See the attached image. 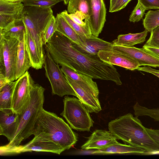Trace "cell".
Masks as SVG:
<instances>
[{"label":"cell","mask_w":159,"mask_h":159,"mask_svg":"<svg viewBox=\"0 0 159 159\" xmlns=\"http://www.w3.org/2000/svg\"><path fill=\"white\" fill-rule=\"evenodd\" d=\"M146 129L151 138L159 144V131L155 129L146 128Z\"/></svg>","instance_id":"39"},{"label":"cell","mask_w":159,"mask_h":159,"mask_svg":"<svg viewBox=\"0 0 159 159\" xmlns=\"http://www.w3.org/2000/svg\"><path fill=\"white\" fill-rule=\"evenodd\" d=\"M69 1V0H63V1H64V3L65 5H66L68 3Z\"/></svg>","instance_id":"44"},{"label":"cell","mask_w":159,"mask_h":159,"mask_svg":"<svg viewBox=\"0 0 159 159\" xmlns=\"http://www.w3.org/2000/svg\"><path fill=\"white\" fill-rule=\"evenodd\" d=\"M108 126L117 139L125 144L141 148L148 153L159 152V144L149 135L140 120L131 113L111 120Z\"/></svg>","instance_id":"2"},{"label":"cell","mask_w":159,"mask_h":159,"mask_svg":"<svg viewBox=\"0 0 159 159\" xmlns=\"http://www.w3.org/2000/svg\"><path fill=\"white\" fill-rule=\"evenodd\" d=\"M25 27L23 20L13 22L4 28H0V35L15 38L19 40L25 35Z\"/></svg>","instance_id":"27"},{"label":"cell","mask_w":159,"mask_h":159,"mask_svg":"<svg viewBox=\"0 0 159 159\" xmlns=\"http://www.w3.org/2000/svg\"><path fill=\"white\" fill-rule=\"evenodd\" d=\"M31 61L26 50L24 37L20 40L16 62V80L23 75L30 67Z\"/></svg>","instance_id":"20"},{"label":"cell","mask_w":159,"mask_h":159,"mask_svg":"<svg viewBox=\"0 0 159 159\" xmlns=\"http://www.w3.org/2000/svg\"><path fill=\"white\" fill-rule=\"evenodd\" d=\"M25 43L31 61V67L36 70L41 69L44 63L41 60L35 44L26 27L25 34Z\"/></svg>","instance_id":"23"},{"label":"cell","mask_w":159,"mask_h":159,"mask_svg":"<svg viewBox=\"0 0 159 159\" xmlns=\"http://www.w3.org/2000/svg\"><path fill=\"white\" fill-rule=\"evenodd\" d=\"M9 81L5 77L1 74H0V88L5 85Z\"/></svg>","instance_id":"41"},{"label":"cell","mask_w":159,"mask_h":159,"mask_svg":"<svg viewBox=\"0 0 159 159\" xmlns=\"http://www.w3.org/2000/svg\"><path fill=\"white\" fill-rule=\"evenodd\" d=\"M145 7L138 0V3L132 11L129 18L130 22H138L142 19L145 11Z\"/></svg>","instance_id":"33"},{"label":"cell","mask_w":159,"mask_h":159,"mask_svg":"<svg viewBox=\"0 0 159 159\" xmlns=\"http://www.w3.org/2000/svg\"><path fill=\"white\" fill-rule=\"evenodd\" d=\"M24 5L23 3L0 1V28L22 20Z\"/></svg>","instance_id":"14"},{"label":"cell","mask_w":159,"mask_h":159,"mask_svg":"<svg viewBox=\"0 0 159 159\" xmlns=\"http://www.w3.org/2000/svg\"><path fill=\"white\" fill-rule=\"evenodd\" d=\"M63 0H25L23 3L25 6L39 7L43 8L51 7Z\"/></svg>","instance_id":"31"},{"label":"cell","mask_w":159,"mask_h":159,"mask_svg":"<svg viewBox=\"0 0 159 159\" xmlns=\"http://www.w3.org/2000/svg\"><path fill=\"white\" fill-rule=\"evenodd\" d=\"M68 15L76 24L82 26L89 28L86 22L84 21L85 20L84 16L80 12L77 11L74 13L68 14Z\"/></svg>","instance_id":"35"},{"label":"cell","mask_w":159,"mask_h":159,"mask_svg":"<svg viewBox=\"0 0 159 159\" xmlns=\"http://www.w3.org/2000/svg\"><path fill=\"white\" fill-rule=\"evenodd\" d=\"M116 138L109 131L96 129L81 147L82 149H101L118 143Z\"/></svg>","instance_id":"16"},{"label":"cell","mask_w":159,"mask_h":159,"mask_svg":"<svg viewBox=\"0 0 159 159\" xmlns=\"http://www.w3.org/2000/svg\"><path fill=\"white\" fill-rule=\"evenodd\" d=\"M148 32L145 29L143 32L139 33L120 34L112 43L113 45L133 47L135 44H141L144 42Z\"/></svg>","instance_id":"24"},{"label":"cell","mask_w":159,"mask_h":159,"mask_svg":"<svg viewBox=\"0 0 159 159\" xmlns=\"http://www.w3.org/2000/svg\"><path fill=\"white\" fill-rule=\"evenodd\" d=\"M65 76L75 92L76 97L89 112L98 113L102 110L99 100V94L81 87L67 76L65 75Z\"/></svg>","instance_id":"12"},{"label":"cell","mask_w":159,"mask_h":159,"mask_svg":"<svg viewBox=\"0 0 159 159\" xmlns=\"http://www.w3.org/2000/svg\"><path fill=\"white\" fill-rule=\"evenodd\" d=\"M16 81H10L0 88V111L10 112L12 111L13 95Z\"/></svg>","instance_id":"25"},{"label":"cell","mask_w":159,"mask_h":159,"mask_svg":"<svg viewBox=\"0 0 159 159\" xmlns=\"http://www.w3.org/2000/svg\"><path fill=\"white\" fill-rule=\"evenodd\" d=\"M33 134L52 141L65 150L69 149L78 140V134L62 119L43 107L35 123Z\"/></svg>","instance_id":"3"},{"label":"cell","mask_w":159,"mask_h":159,"mask_svg":"<svg viewBox=\"0 0 159 159\" xmlns=\"http://www.w3.org/2000/svg\"><path fill=\"white\" fill-rule=\"evenodd\" d=\"M146 152L145 150L141 148L118 143L102 149H97L92 153L103 154L133 153L142 154Z\"/></svg>","instance_id":"21"},{"label":"cell","mask_w":159,"mask_h":159,"mask_svg":"<svg viewBox=\"0 0 159 159\" xmlns=\"http://www.w3.org/2000/svg\"><path fill=\"white\" fill-rule=\"evenodd\" d=\"M75 47L84 53L97 55L100 51H110L112 50V43L105 41L93 35L86 38L83 42L82 45L80 46L75 43Z\"/></svg>","instance_id":"18"},{"label":"cell","mask_w":159,"mask_h":159,"mask_svg":"<svg viewBox=\"0 0 159 159\" xmlns=\"http://www.w3.org/2000/svg\"><path fill=\"white\" fill-rule=\"evenodd\" d=\"M98 55L101 60L107 63L130 70L137 69L140 66L139 63L133 59L113 49L110 51H100Z\"/></svg>","instance_id":"15"},{"label":"cell","mask_w":159,"mask_h":159,"mask_svg":"<svg viewBox=\"0 0 159 159\" xmlns=\"http://www.w3.org/2000/svg\"><path fill=\"white\" fill-rule=\"evenodd\" d=\"M19 124V114L13 111H0V135L5 136L10 142L14 139Z\"/></svg>","instance_id":"17"},{"label":"cell","mask_w":159,"mask_h":159,"mask_svg":"<svg viewBox=\"0 0 159 159\" xmlns=\"http://www.w3.org/2000/svg\"><path fill=\"white\" fill-rule=\"evenodd\" d=\"M117 0H110V7L109 11L113 8Z\"/></svg>","instance_id":"43"},{"label":"cell","mask_w":159,"mask_h":159,"mask_svg":"<svg viewBox=\"0 0 159 159\" xmlns=\"http://www.w3.org/2000/svg\"><path fill=\"white\" fill-rule=\"evenodd\" d=\"M25 0H0V1L11 3H19L23 2Z\"/></svg>","instance_id":"42"},{"label":"cell","mask_w":159,"mask_h":159,"mask_svg":"<svg viewBox=\"0 0 159 159\" xmlns=\"http://www.w3.org/2000/svg\"><path fill=\"white\" fill-rule=\"evenodd\" d=\"M74 42L56 31L44 45L53 60L59 65L66 66L75 71L93 79L110 80L117 85L122 84L120 75L112 65L101 60L98 55L81 52Z\"/></svg>","instance_id":"1"},{"label":"cell","mask_w":159,"mask_h":159,"mask_svg":"<svg viewBox=\"0 0 159 159\" xmlns=\"http://www.w3.org/2000/svg\"><path fill=\"white\" fill-rule=\"evenodd\" d=\"M143 48L147 51L159 57V48L147 46L145 44Z\"/></svg>","instance_id":"40"},{"label":"cell","mask_w":159,"mask_h":159,"mask_svg":"<svg viewBox=\"0 0 159 159\" xmlns=\"http://www.w3.org/2000/svg\"><path fill=\"white\" fill-rule=\"evenodd\" d=\"M150 33V37L145 45L159 48V26L154 29Z\"/></svg>","instance_id":"34"},{"label":"cell","mask_w":159,"mask_h":159,"mask_svg":"<svg viewBox=\"0 0 159 159\" xmlns=\"http://www.w3.org/2000/svg\"><path fill=\"white\" fill-rule=\"evenodd\" d=\"M145 7L146 10L159 9V0H138Z\"/></svg>","instance_id":"36"},{"label":"cell","mask_w":159,"mask_h":159,"mask_svg":"<svg viewBox=\"0 0 159 159\" xmlns=\"http://www.w3.org/2000/svg\"><path fill=\"white\" fill-rule=\"evenodd\" d=\"M112 49L121 52L137 61L139 66H147L159 67V57L147 51L144 48L113 45Z\"/></svg>","instance_id":"11"},{"label":"cell","mask_w":159,"mask_h":159,"mask_svg":"<svg viewBox=\"0 0 159 159\" xmlns=\"http://www.w3.org/2000/svg\"><path fill=\"white\" fill-rule=\"evenodd\" d=\"M45 89L34 82L30 91V99L27 107L19 114V124L13 139L7 144L0 147V150L18 146L33 134L35 123L44 102Z\"/></svg>","instance_id":"4"},{"label":"cell","mask_w":159,"mask_h":159,"mask_svg":"<svg viewBox=\"0 0 159 159\" xmlns=\"http://www.w3.org/2000/svg\"><path fill=\"white\" fill-rule=\"evenodd\" d=\"M90 16L86 23L92 34L98 37L106 21V8L103 0H92Z\"/></svg>","instance_id":"13"},{"label":"cell","mask_w":159,"mask_h":159,"mask_svg":"<svg viewBox=\"0 0 159 159\" xmlns=\"http://www.w3.org/2000/svg\"><path fill=\"white\" fill-rule=\"evenodd\" d=\"M158 130H159V129H158Z\"/></svg>","instance_id":"45"},{"label":"cell","mask_w":159,"mask_h":159,"mask_svg":"<svg viewBox=\"0 0 159 159\" xmlns=\"http://www.w3.org/2000/svg\"><path fill=\"white\" fill-rule=\"evenodd\" d=\"M63 110L61 113L72 129L80 131H89L94 121L89 111L76 98L65 96L63 99Z\"/></svg>","instance_id":"6"},{"label":"cell","mask_w":159,"mask_h":159,"mask_svg":"<svg viewBox=\"0 0 159 159\" xmlns=\"http://www.w3.org/2000/svg\"><path fill=\"white\" fill-rule=\"evenodd\" d=\"M34 82L28 70L17 80L13 95V111L20 114L27 107L30 99V91Z\"/></svg>","instance_id":"9"},{"label":"cell","mask_w":159,"mask_h":159,"mask_svg":"<svg viewBox=\"0 0 159 159\" xmlns=\"http://www.w3.org/2000/svg\"><path fill=\"white\" fill-rule=\"evenodd\" d=\"M61 69L65 75L75 81L80 86L99 94V91L96 82L93 78L85 74L77 73L70 68L64 65Z\"/></svg>","instance_id":"19"},{"label":"cell","mask_w":159,"mask_h":159,"mask_svg":"<svg viewBox=\"0 0 159 159\" xmlns=\"http://www.w3.org/2000/svg\"><path fill=\"white\" fill-rule=\"evenodd\" d=\"M65 150L55 143L42 138L34 137L27 144L0 150V155L6 156L18 154L26 152H51L58 155Z\"/></svg>","instance_id":"10"},{"label":"cell","mask_w":159,"mask_h":159,"mask_svg":"<svg viewBox=\"0 0 159 159\" xmlns=\"http://www.w3.org/2000/svg\"><path fill=\"white\" fill-rule=\"evenodd\" d=\"M137 70L139 71H144L151 73L159 78V70L152 68L150 66L139 67Z\"/></svg>","instance_id":"38"},{"label":"cell","mask_w":159,"mask_h":159,"mask_svg":"<svg viewBox=\"0 0 159 159\" xmlns=\"http://www.w3.org/2000/svg\"><path fill=\"white\" fill-rule=\"evenodd\" d=\"M53 15L51 8L24 7L23 21L35 44L39 57L43 63L45 52L42 35Z\"/></svg>","instance_id":"5"},{"label":"cell","mask_w":159,"mask_h":159,"mask_svg":"<svg viewBox=\"0 0 159 159\" xmlns=\"http://www.w3.org/2000/svg\"><path fill=\"white\" fill-rule=\"evenodd\" d=\"M45 51L43 66L45 70V76L51 85L52 94L57 95L60 97L65 95L76 97L75 92L67 81L59 64L53 60L48 51Z\"/></svg>","instance_id":"8"},{"label":"cell","mask_w":159,"mask_h":159,"mask_svg":"<svg viewBox=\"0 0 159 159\" xmlns=\"http://www.w3.org/2000/svg\"><path fill=\"white\" fill-rule=\"evenodd\" d=\"M132 0H117L115 5L110 12H113L119 11L124 8Z\"/></svg>","instance_id":"37"},{"label":"cell","mask_w":159,"mask_h":159,"mask_svg":"<svg viewBox=\"0 0 159 159\" xmlns=\"http://www.w3.org/2000/svg\"><path fill=\"white\" fill-rule=\"evenodd\" d=\"M56 18L53 15L43 31L42 35L43 43L45 45L56 31Z\"/></svg>","instance_id":"32"},{"label":"cell","mask_w":159,"mask_h":159,"mask_svg":"<svg viewBox=\"0 0 159 159\" xmlns=\"http://www.w3.org/2000/svg\"><path fill=\"white\" fill-rule=\"evenodd\" d=\"M135 116H148L154 121L159 122V108H149L140 105L138 102L133 107Z\"/></svg>","instance_id":"29"},{"label":"cell","mask_w":159,"mask_h":159,"mask_svg":"<svg viewBox=\"0 0 159 159\" xmlns=\"http://www.w3.org/2000/svg\"><path fill=\"white\" fill-rule=\"evenodd\" d=\"M60 13L79 35L83 43L86 38L90 37L93 35L89 27L81 26L75 22L68 16V13L67 10H65Z\"/></svg>","instance_id":"28"},{"label":"cell","mask_w":159,"mask_h":159,"mask_svg":"<svg viewBox=\"0 0 159 159\" xmlns=\"http://www.w3.org/2000/svg\"><path fill=\"white\" fill-rule=\"evenodd\" d=\"M92 5V0H69L67 11L69 14L80 12L84 16L86 22L91 14Z\"/></svg>","instance_id":"26"},{"label":"cell","mask_w":159,"mask_h":159,"mask_svg":"<svg viewBox=\"0 0 159 159\" xmlns=\"http://www.w3.org/2000/svg\"><path fill=\"white\" fill-rule=\"evenodd\" d=\"M143 25L145 29L151 33L159 26V9L150 10L146 14Z\"/></svg>","instance_id":"30"},{"label":"cell","mask_w":159,"mask_h":159,"mask_svg":"<svg viewBox=\"0 0 159 159\" xmlns=\"http://www.w3.org/2000/svg\"><path fill=\"white\" fill-rule=\"evenodd\" d=\"M55 18L56 31L67 37L79 46H81L83 42L81 38L61 14H57Z\"/></svg>","instance_id":"22"},{"label":"cell","mask_w":159,"mask_h":159,"mask_svg":"<svg viewBox=\"0 0 159 159\" xmlns=\"http://www.w3.org/2000/svg\"><path fill=\"white\" fill-rule=\"evenodd\" d=\"M19 41L15 38L0 35V74L10 81L16 80Z\"/></svg>","instance_id":"7"}]
</instances>
